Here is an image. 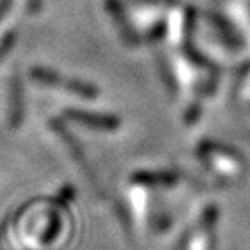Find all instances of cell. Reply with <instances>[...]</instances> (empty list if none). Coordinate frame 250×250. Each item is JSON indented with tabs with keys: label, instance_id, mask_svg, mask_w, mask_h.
<instances>
[{
	"label": "cell",
	"instance_id": "obj_1",
	"mask_svg": "<svg viewBox=\"0 0 250 250\" xmlns=\"http://www.w3.org/2000/svg\"><path fill=\"white\" fill-rule=\"evenodd\" d=\"M31 77L35 78V80H39V82H42V83L71 90V92L78 94V96H83V98H94V96L98 94V90L94 89V87L87 85V83L77 82V80H66V78H62L61 75L52 73V71L43 70V68H35V70L31 71Z\"/></svg>",
	"mask_w": 250,
	"mask_h": 250
},
{
	"label": "cell",
	"instance_id": "obj_2",
	"mask_svg": "<svg viewBox=\"0 0 250 250\" xmlns=\"http://www.w3.org/2000/svg\"><path fill=\"white\" fill-rule=\"evenodd\" d=\"M68 117L83 124L85 127L98 130H117L120 127V120L115 115H96L87 113V111H78V109H68Z\"/></svg>",
	"mask_w": 250,
	"mask_h": 250
},
{
	"label": "cell",
	"instance_id": "obj_3",
	"mask_svg": "<svg viewBox=\"0 0 250 250\" xmlns=\"http://www.w3.org/2000/svg\"><path fill=\"white\" fill-rule=\"evenodd\" d=\"M28 4H30L31 12H37L40 9V0H28Z\"/></svg>",
	"mask_w": 250,
	"mask_h": 250
}]
</instances>
